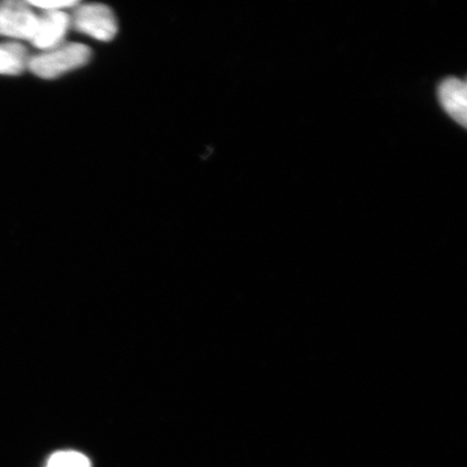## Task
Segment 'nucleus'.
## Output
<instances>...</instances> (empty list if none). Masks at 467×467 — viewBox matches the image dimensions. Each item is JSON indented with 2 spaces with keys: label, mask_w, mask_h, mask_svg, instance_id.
<instances>
[{
  "label": "nucleus",
  "mask_w": 467,
  "mask_h": 467,
  "mask_svg": "<svg viewBox=\"0 0 467 467\" xmlns=\"http://www.w3.org/2000/svg\"><path fill=\"white\" fill-rule=\"evenodd\" d=\"M91 58L89 47L78 43L61 44L43 54L29 57L27 68L44 79H55L86 66Z\"/></svg>",
  "instance_id": "obj_1"
},
{
  "label": "nucleus",
  "mask_w": 467,
  "mask_h": 467,
  "mask_svg": "<svg viewBox=\"0 0 467 467\" xmlns=\"http://www.w3.org/2000/svg\"><path fill=\"white\" fill-rule=\"evenodd\" d=\"M71 26L100 42H110L119 29L112 9L102 4L78 5L71 17Z\"/></svg>",
  "instance_id": "obj_2"
},
{
  "label": "nucleus",
  "mask_w": 467,
  "mask_h": 467,
  "mask_svg": "<svg viewBox=\"0 0 467 467\" xmlns=\"http://www.w3.org/2000/svg\"><path fill=\"white\" fill-rule=\"evenodd\" d=\"M38 16L28 2L5 0L0 3V36L31 40Z\"/></svg>",
  "instance_id": "obj_3"
},
{
  "label": "nucleus",
  "mask_w": 467,
  "mask_h": 467,
  "mask_svg": "<svg viewBox=\"0 0 467 467\" xmlns=\"http://www.w3.org/2000/svg\"><path fill=\"white\" fill-rule=\"evenodd\" d=\"M69 26H71V16L63 11L38 16L36 28L29 42L43 51L56 48L63 43Z\"/></svg>",
  "instance_id": "obj_4"
},
{
  "label": "nucleus",
  "mask_w": 467,
  "mask_h": 467,
  "mask_svg": "<svg viewBox=\"0 0 467 467\" xmlns=\"http://www.w3.org/2000/svg\"><path fill=\"white\" fill-rule=\"evenodd\" d=\"M467 87L464 80L455 78L443 79L438 87V99L445 112L461 126L467 121Z\"/></svg>",
  "instance_id": "obj_5"
},
{
  "label": "nucleus",
  "mask_w": 467,
  "mask_h": 467,
  "mask_svg": "<svg viewBox=\"0 0 467 467\" xmlns=\"http://www.w3.org/2000/svg\"><path fill=\"white\" fill-rule=\"evenodd\" d=\"M28 61L25 46L17 43L0 44V75H20L26 71Z\"/></svg>",
  "instance_id": "obj_6"
},
{
  "label": "nucleus",
  "mask_w": 467,
  "mask_h": 467,
  "mask_svg": "<svg viewBox=\"0 0 467 467\" xmlns=\"http://www.w3.org/2000/svg\"><path fill=\"white\" fill-rule=\"evenodd\" d=\"M46 467H91V464L83 453L68 451L52 454Z\"/></svg>",
  "instance_id": "obj_7"
},
{
  "label": "nucleus",
  "mask_w": 467,
  "mask_h": 467,
  "mask_svg": "<svg viewBox=\"0 0 467 467\" xmlns=\"http://www.w3.org/2000/svg\"><path fill=\"white\" fill-rule=\"evenodd\" d=\"M32 7H36L39 9H43L46 13H54V11H62L63 9L72 8L75 5H78V2H73V0H68V2H58V0H55V2H28Z\"/></svg>",
  "instance_id": "obj_8"
}]
</instances>
